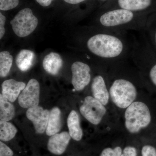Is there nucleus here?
<instances>
[{"label": "nucleus", "instance_id": "obj_1", "mask_svg": "<svg viewBox=\"0 0 156 156\" xmlns=\"http://www.w3.org/2000/svg\"><path fill=\"white\" fill-rule=\"evenodd\" d=\"M129 59L106 65L111 100L116 111L122 113L146 87L138 70Z\"/></svg>", "mask_w": 156, "mask_h": 156}, {"label": "nucleus", "instance_id": "obj_2", "mask_svg": "<svg viewBox=\"0 0 156 156\" xmlns=\"http://www.w3.org/2000/svg\"><path fill=\"white\" fill-rule=\"evenodd\" d=\"M147 18L142 13L122 9H110L101 14L98 27L119 31L140 32L145 27Z\"/></svg>", "mask_w": 156, "mask_h": 156}, {"label": "nucleus", "instance_id": "obj_3", "mask_svg": "<svg viewBox=\"0 0 156 156\" xmlns=\"http://www.w3.org/2000/svg\"><path fill=\"white\" fill-rule=\"evenodd\" d=\"M123 113L124 127L131 135L141 134L151 123L152 118L149 107L140 98Z\"/></svg>", "mask_w": 156, "mask_h": 156}, {"label": "nucleus", "instance_id": "obj_4", "mask_svg": "<svg viewBox=\"0 0 156 156\" xmlns=\"http://www.w3.org/2000/svg\"><path fill=\"white\" fill-rule=\"evenodd\" d=\"M82 115L89 122L98 126L104 121L107 122L112 112L92 96L85 98L80 108Z\"/></svg>", "mask_w": 156, "mask_h": 156}, {"label": "nucleus", "instance_id": "obj_5", "mask_svg": "<svg viewBox=\"0 0 156 156\" xmlns=\"http://www.w3.org/2000/svg\"><path fill=\"white\" fill-rule=\"evenodd\" d=\"M91 90L92 96L111 111H115L109 91L107 65L101 63L98 73L92 78Z\"/></svg>", "mask_w": 156, "mask_h": 156}, {"label": "nucleus", "instance_id": "obj_6", "mask_svg": "<svg viewBox=\"0 0 156 156\" xmlns=\"http://www.w3.org/2000/svg\"><path fill=\"white\" fill-rule=\"evenodd\" d=\"M15 34L20 37L28 36L37 26L38 20L29 8L20 10L10 22Z\"/></svg>", "mask_w": 156, "mask_h": 156}, {"label": "nucleus", "instance_id": "obj_7", "mask_svg": "<svg viewBox=\"0 0 156 156\" xmlns=\"http://www.w3.org/2000/svg\"><path fill=\"white\" fill-rule=\"evenodd\" d=\"M91 68L85 62H74L71 66L72 84L76 91L83 90L92 81Z\"/></svg>", "mask_w": 156, "mask_h": 156}, {"label": "nucleus", "instance_id": "obj_8", "mask_svg": "<svg viewBox=\"0 0 156 156\" xmlns=\"http://www.w3.org/2000/svg\"><path fill=\"white\" fill-rule=\"evenodd\" d=\"M40 94L38 82L35 79H31L18 97L20 106L24 108L38 106Z\"/></svg>", "mask_w": 156, "mask_h": 156}, {"label": "nucleus", "instance_id": "obj_9", "mask_svg": "<svg viewBox=\"0 0 156 156\" xmlns=\"http://www.w3.org/2000/svg\"><path fill=\"white\" fill-rule=\"evenodd\" d=\"M50 111L37 106L28 108L26 112L27 119L33 124L37 134H43L46 131Z\"/></svg>", "mask_w": 156, "mask_h": 156}, {"label": "nucleus", "instance_id": "obj_10", "mask_svg": "<svg viewBox=\"0 0 156 156\" xmlns=\"http://www.w3.org/2000/svg\"><path fill=\"white\" fill-rule=\"evenodd\" d=\"M71 138L69 133L67 131L52 135L47 144L48 150L51 153L56 155L62 154L66 150Z\"/></svg>", "mask_w": 156, "mask_h": 156}, {"label": "nucleus", "instance_id": "obj_11", "mask_svg": "<svg viewBox=\"0 0 156 156\" xmlns=\"http://www.w3.org/2000/svg\"><path fill=\"white\" fill-rule=\"evenodd\" d=\"M26 86L23 82H18L14 79L6 80L2 84V95L10 102H14Z\"/></svg>", "mask_w": 156, "mask_h": 156}, {"label": "nucleus", "instance_id": "obj_12", "mask_svg": "<svg viewBox=\"0 0 156 156\" xmlns=\"http://www.w3.org/2000/svg\"><path fill=\"white\" fill-rule=\"evenodd\" d=\"M153 0H117L119 9L142 13L148 10L152 6Z\"/></svg>", "mask_w": 156, "mask_h": 156}, {"label": "nucleus", "instance_id": "obj_13", "mask_svg": "<svg viewBox=\"0 0 156 156\" xmlns=\"http://www.w3.org/2000/svg\"><path fill=\"white\" fill-rule=\"evenodd\" d=\"M63 65V61L58 53L51 52L46 55L43 59V66L48 73L56 75Z\"/></svg>", "mask_w": 156, "mask_h": 156}, {"label": "nucleus", "instance_id": "obj_14", "mask_svg": "<svg viewBox=\"0 0 156 156\" xmlns=\"http://www.w3.org/2000/svg\"><path fill=\"white\" fill-rule=\"evenodd\" d=\"M67 126L71 138L76 141L81 140L83 138V131L81 128L80 117L76 111H71L69 115Z\"/></svg>", "mask_w": 156, "mask_h": 156}, {"label": "nucleus", "instance_id": "obj_15", "mask_svg": "<svg viewBox=\"0 0 156 156\" xmlns=\"http://www.w3.org/2000/svg\"><path fill=\"white\" fill-rule=\"evenodd\" d=\"M61 111L58 107L53 108L50 111L46 134L51 136L57 134L61 130Z\"/></svg>", "mask_w": 156, "mask_h": 156}, {"label": "nucleus", "instance_id": "obj_16", "mask_svg": "<svg viewBox=\"0 0 156 156\" xmlns=\"http://www.w3.org/2000/svg\"><path fill=\"white\" fill-rule=\"evenodd\" d=\"M35 58V54L30 50L23 49L20 50L16 58V63L20 70L26 72L32 66Z\"/></svg>", "mask_w": 156, "mask_h": 156}, {"label": "nucleus", "instance_id": "obj_17", "mask_svg": "<svg viewBox=\"0 0 156 156\" xmlns=\"http://www.w3.org/2000/svg\"><path fill=\"white\" fill-rule=\"evenodd\" d=\"M15 114V108L2 94H0V119L9 122L14 118Z\"/></svg>", "mask_w": 156, "mask_h": 156}, {"label": "nucleus", "instance_id": "obj_18", "mask_svg": "<svg viewBox=\"0 0 156 156\" xmlns=\"http://www.w3.org/2000/svg\"><path fill=\"white\" fill-rule=\"evenodd\" d=\"M148 41L154 50H156V17L147 18L144 29L143 30Z\"/></svg>", "mask_w": 156, "mask_h": 156}, {"label": "nucleus", "instance_id": "obj_19", "mask_svg": "<svg viewBox=\"0 0 156 156\" xmlns=\"http://www.w3.org/2000/svg\"><path fill=\"white\" fill-rule=\"evenodd\" d=\"M17 132V128L11 123L0 121V140L3 142L10 141L14 138Z\"/></svg>", "mask_w": 156, "mask_h": 156}, {"label": "nucleus", "instance_id": "obj_20", "mask_svg": "<svg viewBox=\"0 0 156 156\" xmlns=\"http://www.w3.org/2000/svg\"><path fill=\"white\" fill-rule=\"evenodd\" d=\"M13 57L8 51L0 53V76L5 77L9 74L13 64Z\"/></svg>", "mask_w": 156, "mask_h": 156}, {"label": "nucleus", "instance_id": "obj_21", "mask_svg": "<svg viewBox=\"0 0 156 156\" xmlns=\"http://www.w3.org/2000/svg\"><path fill=\"white\" fill-rule=\"evenodd\" d=\"M123 149L119 146L114 147H108L104 149L99 156H121Z\"/></svg>", "mask_w": 156, "mask_h": 156}, {"label": "nucleus", "instance_id": "obj_22", "mask_svg": "<svg viewBox=\"0 0 156 156\" xmlns=\"http://www.w3.org/2000/svg\"><path fill=\"white\" fill-rule=\"evenodd\" d=\"M20 0H0V10L8 11L18 6Z\"/></svg>", "mask_w": 156, "mask_h": 156}, {"label": "nucleus", "instance_id": "obj_23", "mask_svg": "<svg viewBox=\"0 0 156 156\" xmlns=\"http://www.w3.org/2000/svg\"><path fill=\"white\" fill-rule=\"evenodd\" d=\"M142 156H156V149L152 146L145 145L141 149Z\"/></svg>", "mask_w": 156, "mask_h": 156}, {"label": "nucleus", "instance_id": "obj_24", "mask_svg": "<svg viewBox=\"0 0 156 156\" xmlns=\"http://www.w3.org/2000/svg\"><path fill=\"white\" fill-rule=\"evenodd\" d=\"M13 155H14V152L3 141H0V156H13Z\"/></svg>", "mask_w": 156, "mask_h": 156}, {"label": "nucleus", "instance_id": "obj_25", "mask_svg": "<svg viewBox=\"0 0 156 156\" xmlns=\"http://www.w3.org/2000/svg\"><path fill=\"white\" fill-rule=\"evenodd\" d=\"M137 151L136 148L132 146H128L123 149L121 156H137Z\"/></svg>", "mask_w": 156, "mask_h": 156}, {"label": "nucleus", "instance_id": "obj_26", "mask_svg": "<svg viewBox=\"0 0 156 156\" xmlns=\"http://www.w3.org/2000/svg\"><path fill=\"white\" fill-rule=\"evenodd\" d=\"M6 17L0 13V39L2 38L5 35V24Z\"/></svg>", "mask_w": 156, "mask_h": 156}, {"label": "nucleus", "instance_id": "obj_27", "mask_svg": "<svg viewBox=\"0 0 156 156\" xmlns=\"http://www.w3.org/2000/svg\"><path fill=\"white\" fill-rule=\"evenodd\" d=\"M38 3L43 7L50 5L53 0H36Z\"/></svg>", "mask_w": 156, "mask_h": 156}, {"label": "nucleus", "instance_id": "obj_28", "mask_svg": "<svg viewBox=\"0 0 156 156\" xmlns=\"http://www.w3.org/2000/svg\"><path fill=\"white\" fill-rule=\"evenodd\" d=\"M65 2L72 5H76L84 2L86 0H64Z\"/></svg>", "mask_w": 156, "mask_h": 156}, {"label": "nucleus", "instance_id": "obj_29", "mask_svg": "<svg viewBox=\"0 0 156 156\" xmlns=\"http://www.w3.org/2000/svg\"><path fill=\"white\" fill-rule=\"evenodd\" d=\"M100 1H107V0H100Z\"/></svg>", "mask_w": 156, "mask_h": 156}, {"label": "nucleus", "instance_id": "obj_30", "mask_svg": "<svg viewBox=\"0 0 156 156\" xmlns=\"http://www.w3.org/2000/svg\"></svg>", "mask_w": 156, "mask_h": 156}]
</instances>
